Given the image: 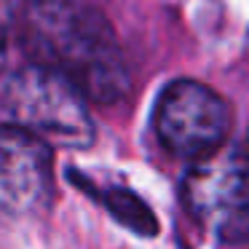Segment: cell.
Here are the masks:
<instances>
[{"label":"cell","instance_id":"6da1fadb","mask_svg":"<svg viewBox=\"0 0 249 249\" xmlns=\"http://www.w3.org/2000/svg\"><path fill=\"white\" fill-rule=\"evenodd\" d=\"M24 49L35 65L65 72L94 102H118L131 86L110 22L83 0H27Z\"/></svg>","mask_w":249,"mask_h":249},{"label":"cell","instance_id":"7a4b0ae2","mask_svg":"<svg viewBox=\"0 0 249 249\" xmlns=\"http://www.w3.org/2000/svg\"><path fill=\"white\" fill-rule=\"evenodd\" d=\"M6 99L17 126L33 131L49 145H91L94 124L86 97L65 72L30 62L11 78Z\"/></svg>","mask_w":249,"mask_h":249},{"label":"cell","instance_id":"3957f363","mask_svg":"<svg viewBox=\"0 0 249 249\" xmlns=\"http://www.w3.org/2000/svg\"><path fill=\"white\" fill-rule=\"evenodd\" d=\"M188 214L225 244L249 238V158L214 153L196 161L182 179Z\"/></svg>","mask_w":249,"mask_h":249},{"label":"cell","instance_id":"277c9868","mask_svg":"<svg viewBox=\"0 0 249 249\" xmlns=\"http://www.w3.org/2000/svg\"><path fill=\"white\" fill-rule=\"evenodd\" d=\"M156 134L172 156L188 161H204L222 150L231 131L228 102L190 78L169 83L156 105Z\"/></svg>","mask_w":249,"mask_h":249},{"label":"cell","instance_id":"5b68a950","mask_svg":"<svg viewBox=\"0 0 249 249\" xmlns=\"http://www.w3.org/2000/svg\"><path fill=\"white\" fill-rule=\"evenodd\" d=\"M54 185L51 145L17 124L0 126V212L30 214L40 209Z\"/></svg>","mask_w":249,"mask_h":249},{"label":"cell","instance_id":"8992f818","mask_svg":"<svg viewBox=\"0 0 249 249\" xmlns=\"http://www.w3.org/2000/svg\"><path fill=\"white\" fill-rule=\"evenodd\" d=\"M102 201L121 225H126L129 231L140 233V236H156L158 222L140 196H134L131 190H124V188H110L107 193H102Z\"/></svg>","mask_w":249,"mask_h":249},{"label":"cell","instance_id":"52a82bcc","mask_svg":"<svg viewBox=\"0 0 249 249\" xmlns=\"http://www.w3.org/2000/svg\"><path fill=\"white\" fill-rule=\"evenodd\" d=\"M11 35H14V11L8 6V0H0V67L6 65Z\"/></svg>","mask_w":249,"mask_h":249},{"label":"cell","instance_id":"ba28073f","mask_svg":"<svg viewBox=\"0 0 249 249\" xmlns=\"http://www.w3.org/2000/svg\"><path fill=\"white\" fill-rule=\"evenodd\" d=\"M247 158H249V142H247Z\"/></svg>","mask_w":249,"mask_h":249}]
</instances>
